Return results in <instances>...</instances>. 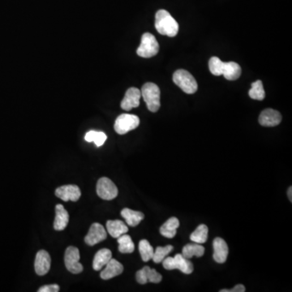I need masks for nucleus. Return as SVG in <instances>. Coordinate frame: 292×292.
I'll return each instance as SVG.
<instances>
[{"mask_svg":"<svg viewBox=\"0 0 292 292\" xmlns=\"http://www.w3.org/2000/svg\"><path fill=\"white\" fill-rule=\"evenodd\" d=\"M155 28L162 35L176 37L178 32V24L167 11L159 10L155 16Z\"/></svg>","mask_w":292,"mask_h":292,"instance_id":"f257e3e1","label":"nucleus"},{"mask_svg":"<svg viewBox=\"0 0 292 292\" xmlns=\"http://www.w3.org/2000/svg\"><path fill=\"white\" fill-rule=\"evenodd\" d=\"M141 93L149 111L151 112H158L161 107V93L159 87L154 83H146L142 86Z\"/></svg>","mask_w":292,"mask_h":292,"instance_id":"f03ea898","label":"nucleus"},{"mask_svg":"<svg viewBox=\"0 0 292 292\" xmlns=\"http://www.w3.org/2000/svg\"><path fill=\"white\" fill-rule=\"evenodd\" d=\"M173 81L184 93L193 94L198 89L196 81L193 75L183 69L177 70L173 74Z\"/></svg>","mask_w":292,"mask_h":292,"instance_id":"7ed1b4c3","label":"nucleus"},{"mask_svg":"<svg viewBox=\"0 0 292 292\" xmlns=\"http://www.w3.org/2000/svg\"><path fill=\"white\" fill-rule=\"evenodd\" d=\"M159 51V44L156 37L149 32L144 33L141 37V45L136 50L137 55L140 57L151 58L155 56Z\"/></svg>","mask_w":292,"mask_h":292,"instance_id":"20e7f679","label":"nucleus"},{"mask_svg":"<svg viewBox=\"0 0 292 292\" xmlns=\"http://www.w3.org/2000/svg\"><path fill=\"white\" fill-rule=\"evenodd\" d=\"M162 265L166 270H180L186 275H190L193 272V265L189 259L184 258L182 254H176L174 258H166L162 260Z\"/></svg>","mask_w":292,"mask_h":292,"instance_id":"39448f33","label":"nucleus"},{"mask_svg":"<svg viewBox=\"0 0 292 292\" xmlns=\"http://www.w3.org/2000/svg\"><path fill=\"white\" fill-rule=\"evenodd\" d=\"M140 124V119L135 114H122L117 118L114 129L117 133L124 135L136 129Z\"/></svg>","mask_w":292,"mask_h":292,"instance_id":"423d86ee","label":"nucleus"},{"mask_svg":"<svg viewBox=\"0 0 292 292\" xmlns=\"http://www.w3.org/2000/svg\"><path fill=\"white\" fill-rule=\"evenodd\" d=\"M118 193H119V191H118L116 185L109 178L102 177L97 181V194L100 198L106 200V201H111V200L116 198Z\"/></svg>","mask_w":292,"mask_h":292,"instance_id":"0eeeda50","label":"nucleus"},{"mask_svg":"<svg viewBox=\"0 0 292 292\" xmlns=\"http://www.w3.org/2000/svg\"><path fill=\"white\" fill-rule=\"evenodd\" d=\"M80 252L78 248L70 246L65 251V262L67 270L72 274L77 275L83 271V265L80 263Z\"/></svg>","mask_w":292,"mask_h":292,"instance_id":"6e6552de","label":"nucleus"},{"mask_svg":"<svg viewBox=\"0 0 292 292\" xmlns=\"http://www.w3.org/2000/svg\"><path fill=\"white\" fill-rule=\"evenodd\" d=\"M107 237V230H105L104 227L100 223H95L89 228V232L84 237V241L88 245L94 246L106 240Z\"/></svg>","mask_w":292,"mask_h":292,"instance_id":"1a4fd4ad","label":"nucleus"},{"mask_svg":"<svg viewBox=\"0 0 292 292\" xmlns=\"http://www.w3.org/2000/svg\"><path fill=\"white\" fill-rule=\"evenodd\" d=\"M55 196L64 201H77L81 196L79 187L75 184L61 186L55 190Z\"/></svg>","mask_w":292,"mask_h":292,"instance_id":"9d476101","label":"nucleus"},{"mask_svg":"<svg viewBox=\"0 0 292 292\" xmlns=\"http://www.w3.org/2000/svg\"><path fill=\"white\" fill-rule=\"evenodd\" d=\"M141 93L137 88L131 87L128 89L124 96V99L122 100L121 108L124 111L129 112L133 108H136L140 105Z\"/></svg>","mask_w":292,"mask_h":292,"instance_id":"9b49d317","label":"nucleus"},{"mask_svg":"<svg viewBox=\"0 0 292 292\" xmlns=\"http://www.w3.org/2000/svg\"><path fill=\"white\" fill-rule=\"evenodd\" d=\"M50 263L51 259L50 254L47 253V251H38L35 258V272L39 276H44L50 270Z\"/></svg>","mask_w":292,"mask_h":292,"instance_id":"f8f14e48","label":"nucleus"},{"mask_svg":"<svg viewBox=\"0 0 292 292\" xmlns=\"http://www.w3.org/2000/svg\"><path fill=\"white\" fill-rule=\"evenodd\" d=\"M136 278L140 284H146L147 282L159 283L162 279V277L154 269H151L149 266H145L136 272Z\"/></svg>","mask_w":292,"mask_h":292,"instance_id":"ddd939ff","label":"nucleus"},{"mask_svg":"<svg viewBox=\"0 0 292 292\" xmlns=\"http://www.w3.org/2000/svg\"><path fill=\"white\" fill-rule=\"evenodd\" d=\"M213 259L217 263L226 262L227 259L229 248L227 243L222 238H216L213 240Z\"/></svg>","mask_w":292,"mask_h":292,"instance_id":"4468645a","label":"nucleus"},{"mask_svg":"<svg viewBox=\"0 0 292 292\" xmlns=\"http://www.w3.org/2000/svg\"><path fill=\"white\" fill-rule=\"evenodd\" d=\"M282 121V115L279 112L273 109H266L260 113L259 123L261 126L275 127Z\"/></svg>","mask_w":292,"mask_h":292,"instance_id":"2eb2a0df","label":"nucleus"},{"mask_svg":"<svg viewBox=\"0 0 292 292\" xmlns=\"http://www.w3.org/2000/svg\"><path fill=\"white\" fill-rule=\"evenodd\" d=\"M106 268L102 270L100 276L103 280L111 279L113 277H116L118 275H121L124 271V266L121 263L114 258H112L109 262L105 265Z\"/></svg>","mask_w":292,"mask_h":292,"instance_id":"dca6fc26","label":"nucleus"},{"mask_svg":"<svg viewBox=\"0 0 292 292\" xmlns=\"http://www.w3.org/2000/svg\"><path fill=\"white\" fill-rule=\"evenodd\" d=\"M69 221V214L62 205L55 206V219L54 228L55 230H64L67 227Z\"/></svg>","mask_w":292,"mask_h":292,"instance_id":"f3484780","label":"nucleus"},{"mask_svg":"<svg viewBox=\"0 0 292 292\" xmlns=\"http://www.w3.org/2000/svg\"><path fill=\"white\" fill-rule=\"evenodd\" d=\"M222 75L228 81H235L241 76V67L237 63H223Z\"/></svg>","mask_w":292,"mask_h":292,"instance_id":"a211bd4d","label":"nucleus"},{"mask_svg":"<svg viewBox=\"0 0 292 292\" xmlns=\"http://www.w3.org/2000/svg\"><path fill=\"white\" fill-rule=\"evenodd\" d=\"M112 258V253L108 248H102L95 254L93 261V268L96 271H99L109 262Z\"/></svg>","mask_w":292,"mask_h":292,"instance_id":"6ab92c4d","label":"nucleus"},{"mask_svg":"<svg viewBox=\"0 0 292 292\" xmlns=\"http://www.w3.org/2000/svg\"><path fill=\"white\" fill-rule=\"evenodd\" d=\"M107 229L113 238H119L129 231L128 226L121 220L107 221Z\"/></svg>","mask_w":292,"mask_h":292,"instance_id":"aec40b11","label":"nucleus"},{"mask_svg":"<svg viewBox=\"0 0 292 292\" xmlns=\"http://www.w3.org/2000/svg\"><path fill=\"white\" fill-rule=\"evenodd\" d=\"M179 227V221L176 217L169 218L160 228V233L164 237L172 239L177 233V229Z\"/></svg>","mask_w":292,"mask_h":292,"instance_id":"412c9836","label":"nucleus"},{"mask_svg":"<svg viewBox=\"0 0 292 292\" xmlns=\"http://www.w3.org/2000/svg\"><path fill=\"white\" fill-rule=\"evenodd\" d=\"M121 215L126 221L127 224L130 227H136L145 218L143 213L128 208L124 209L121 211Z\"/></svg>","mask_w":292,"mask_h":292,"instance_id":"4be33fe9","label":"nucleus"},{"mask_svg":"<svg viewBox=\"0 0 292 292\" xmlns=\"http://www.w3.org/2000/svg\"><path fill=\"white\" fill-rule=\"evenodd\" d=\"M205 253V248L201 245L200 243H188L187 245L183 248V253L182 255L187 259H191L194 256L197 258H201Z\"/></svg>","mask_w":292,"mask_h":292,"instance_id":"5701e85b","label":"nucleus"},{"mask_svg":"<svg viewBox=\"0 0 292 292\" xmlns=\"http://www.w3.org/2000/svg\"><path fill=\"white\" fill-rule=\"evenodd\" d=\"M209 229L207 226L201 224L190 235V240L197 243H204L208 239Z\"/></svg>","mask_w":292,"mask_h":292,"instance_id":"b1692460","label":"nucleus"},{"mask_svg":"<svg viewBox=\"0 0 292 292\" xmlns=\"http://www.w3.org/2000/svg\"><path fill=\"white\" fill-rule=\"evenodd\" d=\"M118 239L119 243V251L121 253H131L135 250L134 243L131 240V238L127 234L122 235Z\"/></svg>","mask_w":292,"mask_h":292,"instance_id":"393cba45","label":"nucleus"},{"mask_svg":"<svg viewBox=\"0 0 292 292\" xmlns=\"http://www.w3.org/2000/svg\"><path fill=\"white\" fill-rule=\"evenodd\" d=\"M139 252L143 261L147 262L153 258L154 249L148 240H142L139 243Z\"/></svg>","mask_w":292,"mask_h":292,"instance_id":"a878e982","label":"nucleus"},{"mask_svg":"<svg viewBox=\"0 0 292 292\" xmlns=\"http://www.w3.org/2000/svg\"><path fill=\"white\" fill-rule=\"evenodd\" d=\"M107 139V135L102 131H89L84 136V140L87 142H94L97 147L102 146L106 142Z\"/></svg>","mask_w":292,"mask_h":292,"instance_id":"bb28decb","label":"nucleus"},{"mask_svg":"<svg viewBox=\"0 0 292 292\" xmlns=\"http://www.w3.org/2000/svg\"><path fill=\"white\" fill-rule=\"evenodd\" d=\"M248 95L251 98L254 100H258V101H262L265 97V89L263 87L262 82L261 81H257L253 82L252 84V88L248 92Z\"/></svg>","mask_w":292,"mask_h":292,"instance_id":"cd10ccee","label":"nucleus"},{"mask_svg":"<svg viewBox=\"0 0 292 292\" xmlns=\"http://www.w3.org/2000/svg\"><path fill=\"white\" fill-rule=\"evenodd\" d=\"M173 248L172 245H166V247H158L154 250V256H153L152 259L157 264L162 262V260L172 252Z\"/></svg>","mask_w":292,"mask_h":292,"instance_id":"c85d7f7f","label":"nucleus"},{"mask_svg":"<svg viewBox=\"0 0 292 292\" xmlns=\"http://www.w3.org/2000/svg\"><path fill=\"white\" fill-rule=\"evenodd\" d=\"M223 61L218 57H212L209 61V68L212 74L217 77L222 76Z\"/></svg>","mask_w":292,"mask_h":292,"instance_id":"c756f323","label":"nucleus"},{"mask_svg":"<svg viewBox=\"0 0 292 292\" xmlns=\"http://www.w3.org/2000/svg\"><path fill=\"white\" fill-rule=\"evenodd\" d=\"M60 287L57 284L46 285L40 287L38 292H58L60 291Z\"/></svg>","mask_w":292,"mask_h":292,"instance_id":"7c9ffc66","label":"nucleus"},{"mask_svg":"<svg viewBox=\"0 0 292 292\" xmlns=\"http://www.w3.org/2000/svg\"><path fill=\"white\" fill-rule=\"evenodd\" d=\"M245 292V287L242 284H238L235 287H233L232 289L221 290L220 292Z\"/></svg>","mask_w":292,"mask_h":292,"instance_id":"2f4dec72","label":"nucleus"},{"mask_svg":"<svg viewBox=\"0 0 292 292\" xmlns=\"http://www.w3.org/2000/svg\"><path fill=\"white\" fill-rule=\"evenodd\" d=\"M287 195H288V197H289V200L291 202L292 201V187H290L289 189H288V192H287Z\"/></svg>","mask_w":292,"mask_h":292,"instance_id":"473e14b6","label":"nucleus"}]
</instances>
